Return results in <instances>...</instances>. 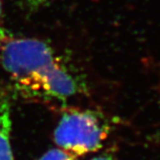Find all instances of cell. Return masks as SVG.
Segmentation results:
<instances>
[{
    "label": "cell",
    "instance_id": "52a82bcc",
    "mask_svg": "<svg viewBox=\"0 0 160 160\" xmlns=\"http://www.w3.org/2000/svg\"><path fill=\"white\" fill-rule=\"evenodd\" d=\"M1 18H2V5H1V1H0V26H1ZM2 32L1 28H0V33Z\"/></svg>",
    "mask_w": 160,
    "mask_h": 160
},
{
    "label": "cell",
    "instance_id": "277c9868",
    "mask_svg": "<svg viewBox=\"0 0 160 160\" xmlns=\"http://www.w3.org/2000/svg\"><path fill=\"white\" fill-rule=\"evenodd\" d=\"M40 160H75V156L58 148L44 153Z\"/></svg>",
    "mask_w": 160,
    "mask_h": 160
},
{
    "label": "cell",
    "instance_id": "3957f363",
    "mask_svg": "<svg viewBox=\"0 0 160 160\" xmlns=\"http://www.w3.org/2000/svg\"><path fill=\"white\" fill-rule=\"evenodd\" d=\"M12 119L8 100L0 97V160H15L12 142Z\"/></svg>",
    "mask_w": 160,
    "mask_h": 160
},
{
    "label": "cell",
    "instance_id": "5b68a950",
    "mask_svg": "<svg viewBox=\"0 0 160 160\" xmlns=\"http://www.w3.org/2000/svg\"><path fill=\"white\" fill-rule=\"evenodd\" d=\"M49 1H51V0H22V2L30 9L40 8L42 5H45L47 3H48Z\"/></svg>",
    "mask_w": 160,
    "mask_h": 160
},
{
    "label": "cell",
    "instance_id": "7a4b0ae2",
    "mask_svg": "<svg viewBox=\"0 0 160 160\" xmlns=\"http://www.w3.org/2000/svg\"><path fill=\"white\" fill-rule=\"evenodd\" d=\"M109 131V122L101 114L71 109L62 115L54 132V140L59 148L76 157L99 150Z\"/></svg>",
    "mask_w": 160,
    "mask_h": 160
},
{
    "label": "cell",
    "instance_id": "6da1fadb",
    "mask_svg": "<svg viewBox=\"0 0 160 160\" xmlns=\"http://www.w3.org/2000/svg\"><path fill=\"white\" fill-rule=\"evenodd\" d=\"M0 62L23 96L66 102L81 95L84 83L45 42L0 33Z\"/></svg>",
    "mask_w": 160,
    "mask_h": 160
},
{
    "label": "cell",
    "instance_id": "8992f818",
    "mask_svg": "<svg viewBox=\"0 0 160 160\" xmlns=\"http://www.w3.org/2000/svg\"><path fill=\"white\" fill-rule=\"evenodd\" d=\"M91 160H117V159L110 153H104V154H100L98 156H96Z\"/></svg>",
    "mask_w": 160,
    "mask_h": 160
}]
</instances>
